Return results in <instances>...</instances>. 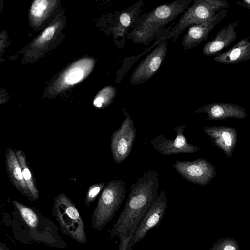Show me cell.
<instances>
[{"label": "cell", "instance_id": "obj_1", "mask_svg": "<svg viewBox=\"0 0 250 250\" xmlns=\"http://www.w3.org/2000/svg\"><path fill=\"white\" fill-rule=\"evenodd\" d=\"M157 171L145 172L131 186L124 207L111 229V237L132 240L134 233L158 196Z\"/></svg>", "mask_w": 250, "mask_h": 250}, {"label": "cell", "instance_id": "obj_2", "mask_svg": "<svg viewBox=\"0 0 250 250\" xmlns=\"http://www.w3.org/2000/svg\"><path fill=\"white\" fill-rule=\"evenodd\" d=\"M12 203L20 216L19 218L16 214L13 215L12 229L16 239L23 243H42L61 248L67 246L58 228L49 218L16 200Z\"/></svg>", "mask_w": 250, "mask_h": 250}, {"label": "cell", "instance_id": "obj_3", "mask_svg": "<svg viewBox=\"0 0 250 250\" xmlns=\"http://www.w3.org/2000/svg\"><path fill=\"white\" fill-rule=\"evenodd\" d=\"M126 193L125 182L122 179L110 181L104 187L92 215V227L95 230H103L113 219Z\"/></svg>", "mask_w": 250, "mask_h": 250}, {"label": "cell", "instance_id": "obj_4", "mask_svg": "<svg viewBox=\"0 0 250 250\" xmlns=\"http://www.w3.org/2000/svg\"><path fill=\"white\" fill-rule=\"evenodd\" d=\"M52 213L63 234L79 243H87L83 221L74 203L64 193L55 197Z\"/></svg>", "mask_w": 250, "mask_h": 250}, {"label": "cell", "instance_id": "obj_5", "mask_svg": "<svg viewBox=\"0 0 250 250\" xmlns=\"http://www.w3.org/2000/svg\"><path fill=\"white\" fill-rule=\"evenodd\" d=\"M191 1L176 0L157 7L149 13L140 27L133 31L135 40L144 42L151 38L155 31L174 20L185 10Z\"/></svg>", "mask_w": 250, "mask_h": 250}, {"label": "cell", "instance_id": "obj_6", "mask_svg": "<svg viewBox=\"0 0 250 250\" xmlns=\"http://www.w3.org/2000/svg\"><path fill=\"white\" fill-rule=\"evenodd\" d=\"M225 0H197L194 1L180 18L177 25L172 28L168 36L175 41L181 33L188 26L196 25L212 18L222 9L229 8Z\"/></svg>", "mask_w": 250, "mask_h": 250}, {"label": "cell", "instance_id": "obj_7", "mask_svg": "<svg viewBox=\"0 0 250 250\" xmlns=\"http://www.w3.org/2000/svg\"><path fill=\"white\" fill-rule=\"evenodd\" d=\"M125 118L121 127L115 130L111 136V151L114 162H123L131 152L135 140L136 129L133 121L129 113L122 109Z\"/></svg>", "mask_w": 250, "mask_h": 250}, {"label": "cell", "instance_id": "obj_8", "mask_svg": "<svg viewBox=\"0 0 250 250\" xmlns=\"http://www.w3.org/2000/svg\"><path fill=\"white\" fill-rule=\"evenodd\" d=\"M172 166L185 179L201 186L208 185L216 175L213 164L205 158L192 161L176 160Z\"/></svg>", "mask_w": 250, "mask_h": 250}, {"label": "cell", "instance_id": "obj_9", "mask_svg": "<svg viewBox=\"0 0 250 250\" xmlns=\"http://www.w3.org/2000/svg\"><path fill=\"white\" fill-rule=\"evenodd\" d=\"M167 203V194L164 189L162 190L135 230L130 243L131 248L143 239L151 229L159 226L166 212Z\"/></svg>", "mask_w": 250, "mask_h": 250}, {"label": "cell", "instance_id": "obj_10", "mask_svg": "<svg viewBox=\"0 0 250 250\" xmlns=\"http://www.w3.org/2000/svg\"><path fill=\"white\" fill-rule=\"evenodd\" d=\"M186 126L179 125L174 127L176 136L174 140L167 138L160 135L150 141L152 146L156 151L163 155H169L179 153H191L197 152L199 148L189 144L184 135Z\"/></svg>", "mask_w": 250, "mask_h": 250}, {"label": "cell", "instance_id": "obj_11", "mask_svg": "<svg viewBox=\"0 0 250 250\" xmlns=\"http://www.w3.org/2000/svg\"><path fill=\"white\" fill-rule=\"evenodd\" d=\"M167 52V42L163 41L144 60L132 73L130 83L139 84L151 78L159 68Z\"/></svg>", "mask_w": 250, "mask_h": 250}, {"label": "cell", "instance_id": "obj_12", "mask_svg": "<svg viewBox=\"0 0 250 250\" xmlns=\"http://www.w3.org/2000/svg\"><path fill=\"white\" fill-rule=\"evenodd\" d=\"M228 10L222 9L212 18L191 26L184 35L182 45L185 50L191 49L207 39L209 33L227 16Z\"/></svg>", "mask_w": 250, "mask_h": 250}, {"label": "cell", "instance_id": "obj_13", "mask_svg": "<svg viewBox=\"0 0 250 250\" xmlns=\"http://www.w3.org/2000/svg\"><path fill=\"white\" fill-rule=\"evenodd\" d=\"M203 131L212 143L221 149L228 159L230 158L237 142V130L230 127L204 126Z\"/></svg>", "mask_w": 250, "mask_h": 250}, {"label": "cell", "instance_id": "obj_14", "mask_svg": "<svg viewBox=\"0 0 250 250\" xmlns=\"http://www.w3.org/2000/svg\"><path fill=\"white\" fill-rule=\"evenodd\" d=\"M195 112L207 114L205 120H221L228 118L244 119L247 116L243 106L225 102L208 104L196 109Z\"/></svg>", "mask_w": 250, "mask_h": 250}, {"label": "cell", "instance_id": "obj_15", "mask_svg": "<svg viewBox=\"0 0 250 250\" xmlns=\"http://www.w3.org/2000/svg\"><path fill=\"white\" fill-rule=\"evenodd\" d=\"M239 21L229 23L222 28L214 38L208 41L204 46L203 53L207 57L217 55L223 49L228 47L237 39L236 28Z\"/></svg>", "mask_w": 250, "mask_h": 250}, {"label": "cell", "instance_id": "obj_16", "mask_svg": "<svg viewBox=\"0 0 250 250\" xmlns=\"http://www.w3.org/2000/svg\"><path fill=\"white\" fill-rule=\"evenodd\" d=\"M6 169L10 179L17 190L33 201L32 196L24 180L21 169L15 151L8 148L6 152Z\"/></svg>", "mask_w": 250, "mask_h": 250}, {"label": "cell", "instance_id": "obj_17", "mask_svg": "<svg viewBox=\"0 0 250 250\" xmlns=\"http://www.w3.org/2000/svg\"><path fill=\"white\" fill-rule=\"evenodd\" d=\"M248 36L238 42L230 49L219 53L214 57V61L225 64H236L250 59V42Z\"/></svg>", "mask_w": 250, "mask_h": 250}, {"label": "cell", "instance_id": "obj_18", "mask_svg": "<svg viewBox=\"0 0 250 250\" xmlns=\"http://www.w3.org/2000/svg\"><path fill=\"white\" fill-rule=\"evenodd\" d=\"M14 151L21 169L24 180L32 196V200L33 201H36L39 199V194L27 164L25 153L21 150H15Z\"/></svg>", "mask_w": 250, "mask_h": 250}, {"label": "cell", "instance_id": "obj_19", "mask_svg": "<svg viewBox=\"0 0 250 250\" xmlns=\"http://www.w3.org/2000/svg\"><path fill=\"white\" fill-rule=\"evenodd\" d=\"M115 95V88L106 87L98 94L93 101V105L98 108H104L112 103Z\"/></svg>", "mask_w": 250, "mask_h": 250}, {"label": "cell", "instance_id": "obj_20", "mask_svg": "<svg viewBox=\"0 0 250 250\" xmlns=\"http://www.w3.org/2000/svg\"><path fill=\"white\" fill-rule=\"evenodd\" d=\"M84 76L83 68L79 66H75L71 68L67 73L64 79L68 85H74L80 82Z\"/></svg>", "mask_w": 250, "mask_h": 250}, {"label": "cell", "instance_id": "obj_21", "mask_svg": "<svg viewBox=\"0 0 250 250\" xmlns=\"http://www.w3.org/2000/svg\"><path fill=\"white\" fill-rule=\"evenodd\" d=\"M211 250H240L237 242L232 238H226L215 242Z\"/></svg>", "mask_w": 250, "mask_h": 250}, {"label": "cell", "instance_id": "obj_22", "mask_svg": "<svg viewBox=\"0 0 250 250\" xmlns=\"http://www.w3.org/2000/svg\"><path fill=\"white\" fill-rule=\"evenodd\" d=\"M105 182H102L92 185L87 191L85 199V204L89 207L96 199L98 194L103 190L105 186Z\"/></svg>", "mask_w": 250, "mask_h": 250}, {"label": "cell", "instance_id": "obj_23", "mask_svg": "<svg viewBox=\"0 0 250 250\" xmlns=\"http://www.w3.org/2000/svg\"><path fill=\"white\" fill-rule=\"evenodd\" d=\"M48 5V1L46 0H36L31 6V13L36 17H41L43 16L44 11Z\"/></svg>", "mask_w": 250, "mask_h": 250}, {"label": "cell", "instance_id": "obj_24", "mask_svg": "<svg viewBox=\"0 0 250 250\" xmlns=\"http://www.w3.org/2000/svg\"><path fill=\"white\" fill-rule=\"evenodd\" d=\"M132 17L128 12L122 13L119 17L120 23L121 27L126 28L129 26L131 24Z\"/></svg>", "mask_w": 250, "mask_h": 250}, {"label": "cell", "instance_id": "obj_25", "mask_svg": "<svg viewBox=\"0 0 250 250\" xmlns=\"http://www.w3.org/2000/svg\"><path fill=\"white\" fill-rule=\"evenodd\" d=\"M55 28L54 26L47 28L43 32L42 38L44 41H48L51 39L54 34Z\"/></svg>", "mask_w": 250, "mask_h": 250}, {"label": "cell", "instance_id": "obj_26", "mask_svg": "<svg viewBox=\"0 0 250 250\" xmlns=\"http://www.w3.org/2000/svg\"><path fill=\"white\" fill-rule=\"evenodd\" d=\"M236 3L238 5L250 10V0L237 1Z\"/></svg>", "mask_w": 250, "mask_h": 250}, {"label": "cell", "instance_id": "obj_27", "mask_svg": "<svg viewBox=\"0 0 250 250\" xmlns=\"http://www.w3.org/2000/svg\"><path fill=\"white\" fill-rule=\"evenodd\" d=\"M0 250H10L9 248L4 243H0Z\"/></svg>", "mask_w": 250, "mask_h": 250}]
</instances>
